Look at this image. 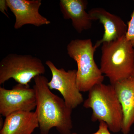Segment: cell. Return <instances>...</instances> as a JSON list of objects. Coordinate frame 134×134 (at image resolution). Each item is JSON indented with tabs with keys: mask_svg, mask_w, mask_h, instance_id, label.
<instances>
[{
	"mask_svg": "<svg viewBox=\"0 0 134 134\" xmlns=\"http://www.w3.org/2000/svg\"><path fill=\"white\" fill-rule=\"evenodd\" d=\"M33 88L36 92L37 117L41 134H48L55 127L60 134H71L73 128V109L63 99L54 94L48 86V81L43 75L36 76Z\"/></svg>",
	"mask_w": 134,
	"mask_h": 134,
	"instance_id": "obj_1",
	"label": "cell"
},
{
	"mask_svg": "<svg viewBox=\"0 0 134 134\" xmlns=\"http://www.w3.org/2000/svg\"><path fill=\"white\" fill-rule=\"evenodd\" d=\"M83 107L92 111L93 122L103 121L114 133L121 131L123 121L122 105L113 85H96L88 91Z\"/></svg>",
	"mask_w": 134,
	"mask_h": 134,
	"instance_id": "obj_2",
	"label": "cell"
},
{
	"mask_svg": "<svg viewBox=\"0 0 134 134\" xmlns=\"http://www.w3.org/2000/svg\"><path fill=\"white\" fill-rule=\"evenodd\" d=\"M101 47L100 68L114 85L134 74V48L125 36Z\"/></svg>",
	"mask_w": 134,
	"mask_h": 134,
	"instance_id": "obj_3",
	"label": "cell"
},
{
	"mask_svg": "<svg viewBox=\"0 0 134 134\" xmlns=\"http://www.w3.org/2000/svg\"><path fill=\"white\" fill-rule=\"evenodd\" d=\"M97 48L90 39L73 40L67 45V53L77 65V83L81 92H88L104 79L94 60Z\"/></svg>",
	"mask_w": 134,
	"mask_h": 134,
	"instance_id": "obj_4",
	"label": "cell"
},
{
	"mask_svg": "<svg viewBox=\"0 0 134 134\" xmlns=\"http://www.w3.org/2000/svg\"><path fill=\"white\" fill-rule=\"evenodd\" d=\"M45 72L39 58L30 54H9L0 62V85L13 79L18 83L29 85L32 79Z\"/></svg>",
	"mask_w": 134,
	"mask_h": 134,
	"instance_id": "obj_5",
	"label": "cell"
},
{
	"mask_svg": "<svg viewBox=\"0 0 134 134\" xmlns=\"http://www.w3.org/2000/svg\"><path fill=\"white\" fill-rule=\"evenodd\" d=\"M46 64L52 73V79L48 83L50 90L59 92L67 105L73 110L83 103V96L77 83V70L67 71L58 69L50 60Z\"/></svg>",
	"mask_w": 134,
	"mask_h": 134,
	"instance_id": "obj_6",
	"label": "cell"
},
{
	"mask_svg": "<svg viewBox=\"0 0 134 134\" xmlns=\"http://www.w3.org/2000/svg\"><path fill=\"white\" fill-rule=\"evenodd\" d=\"M36 92L29 85L18 83L12 89L0 87V114L6 117L18 111H32L36 108Z\"/></svg>",
	"mask_w": 134,
	"mask_h": 134,
	"instance_id": "obj_7",
	"label": "cell"
},
{
	"mask_svg": "<svg viewBox=\"0 0 134 134\" xmlns=\"http://www.w3.org/2000/svg\"><path fill=\"white\" fill-rule=\"evenodd\" d=\"M8 7L15 18L14 28L18 30L26 25L39 27L51 22L40 13L41 0H6Z\"/></svg>",
	"mask_w": 134,
	"mask_h": 134,
	"instance_id": "obj_8",
	"label": "cell"
},
{
	"mask_svg": "<svg viewBox=\"0 0 134 134\" xmlns=\"http://www.w3.org/2000/svg\"><path fill=\"white\" fill-rule=\"evenodd\" d=\"M88 12L92 21L98 20L104 28L103 37L95 44L96 48L103 43L114 41L126 35L127 26L120 17L102 8H93Z\"/></svg>",
	"mask_w": 134,
	"mask_h": 134,
	"instance_id": "obj_9",
	"label": "cell"
},
{
	"mask_svg": "<svg viewBox=\"0 0 134 134\" xmlns=\"http://www.w3.org/2000/svg\"><path fill=\"white\" fill-rule=\"evenodd\" d=\"M113 85L123 110L121 131L128 134L134 124V74Z\"/></svg>",
	"mask_w": 134,
	"mask_h": 134,
	"instance_id": "obj_10",
	"label": "cell"
},
{
	"mask_svg": "<svg viewBox=\"0 0 134 134\" xmlns=\"http://www.w3.org/2000/svg\"><path fill=\"white\" fill-rule=\"evenodd\" d=\"M88 1L86 0H60L59 6L63 16L70 19L72 25L78 33L89 30L92 26V20L86 11Z\"/></svg>",
	"mask_w": 134,
	"mask_h": 134,
	"instance_id": "obj_11",
	"label": "cell"
},
{
	"mask_svg": "<svg viewBox=\"0 0 134 134\" xmlns=\"http://www.w3.org/2000/svg\"><path fill=\"white\" fill-rule=\"evenodd\" d=\"M39 127L35 112L18 111L5 117L0 134H32Z\"/></svg>",
	"mask_w": 134,
	"mask_h": 134,
	"instance_id": "obj_12",
	"label": "cell"
},
{
	"mask_svg": "<svg viewBox=\"0 0 134 134\" xmlns=\"http://www.w3.org/2000/svg\"><path fill=\"white\" fill-rule=\"evenodd\" d=\"M127 29L125 37L134 48V8L131 15V18L127 23Z\"/></svg>",
	"mask_w": 134,
	"mask_h": 134,
	"instance_id": "obj_13",
	"label": "cell"
},
{
	"mask_svg": "<svg viewBox=\"0 0 134 134\" xmlns=\"http://www.w3.org/2000/svg\"><path fill=\"white\" fill-rule=\"evenodd\" d=\"M71 134H77L76 133H72ZM91 134H111L110 133L108 126L105 122L103 121L99 122V129L96 133Z\"/></svg>",
	"mask_w": 134,
	"mask_h": 134,
	"instance_id": "obj_14",
	"label": "cell"
}]
</instances>
